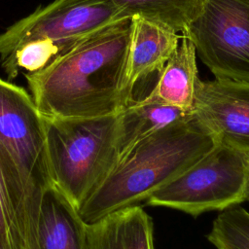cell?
Segmentation results:
<instances>
[{
  "mask_svg": "<svg viewBox=\"0 0 249 249\" xmlns=\"http://www.w3.org/2000/svg\"><path fill=\"white\" fill-rule=\"evenodd\" d=\"M131 18L83 39L45 68L24 73L45 118L119 114L133 97L127 80Z\"/></svg>",
  "mask_w": 249,
  "mask_h": 249,
  "instance_id": "cell-1",
  "label": "cell"
},
{
  "mask_svg": "<svg viewBox=\"0 0 249 249\" xmlns=\"http://www.w3.org/2000/svg\"><path fill=\"white\" fill-rule=\"evenodd\" d=\"M216 143L214 136L189 113L134 145L80 206L79 216L86 225H91L112 212L146 200Z\"/></svg>",
  "mask_w": 249,
  "mask_h": 249,
  "instance_id": "cell-2",
  "label": "cell"
},
{
  "mask_svg": "<svg viewBox=\"0 0 249 249\" xmlns=\"http://www.w3.org/2000/svg\"><path fill=\"white\" fill-rule=\"evenodd\" d=\"M126 18L112 0H54L0 34V65L10 80L39 71L97 30Z\"/></svg>",
  "mask_w": 249,
  "mask_h": 249,
  "instance_id": "cell-3",
  "label": "cell"
},
{
  "mask_svg": "<svg viewBox=\"0 0 249 249\" xmlns=\"http://www.w3.org/2000/svg\"><path fill=\"white\" fill-rule=\"evenodd\" d=\"M44 125L52 182L79 209L120 160L119 114L44 117Z\"/></svg>",
  "mask_w": 249,
  "mask_h": 249,
  "instance_id": "cell-4",
  "label": "cell"
},
{
  "mask_svg": "<svg viewBox=\"0 0 249 249\" xmlns=\"http://www.w3.org/2000/svg\"><path fill=\"white\" fill-rule=\"evenodd\" d=\"M249 155L217 142L186 171L154 192L146 203L196 217L247 200Z\"/></svg>",
  "mask_w": 249,
  "mask_h": 249,
  "instance_id": "cell-5",
  "label": "cell"
},
{
  "mask_svg": "<svg viewBox=\"0 0 249 249\" xmlns=\"http://www.w3.org/2000/svg\"><path fill=\"white\" fill-rule=\"evenodd\" d=\"M183 35L215 78L249 83V0H207Z\"/></svg>",
  "mask_w": 249,
  "mask_h": 249,
  "instance_id": "cell-6",
  "label": "cell"
},
{
  "mask_svg": "<svg viewBox=\"0 0 249 249\" xmlns=\"http://www.w3.org/2000/svg\"><path fill=\"white\" fill-rule=\"evenodd\" d=\"M0 144L36 189L53 185L47 160L44 117L23 88L0 79Z\"/></svg>",
  "mask_w": 249,
  "mask_h": 249,
  "instance_id": "cell-7",
  "label": "cell"
},
{
  "mask_svg": "<svg viewBox=\"0 0 249 249\" xmlns=\"http://www.w3.org/2000/svg\"><path fill=\"white\" fill-rule=\"evenodd\" d=\"M190 113L217 142L249 153V83L198 78Z\"/></svg>",
  "mask_w": 249,
  "mask_h": 249,
  "instance_id": "cell-8",
  "label": "cell"
},
{
  "mask_svg": "<svg viewBox=\"0 0 249 249\" xmlns=\"http://www.w3.org/2000/svg\"><path fill=\"white\" fill-rule=\"evenodd\" d=\"M41 195L0 144V243L3 249H37Z\"/></svg>",
  "mask_w": 249,
  "mask_h": 249,
  "instance_id": "cell-9",
  "label": "cell"
},
{
  "mask_svg": "<svg viewBox=\"0 0 249 249\" xmlns=\"http://www.w3.org/2000/svg\"><path fill=\"white\" fill-rule=\"evenodd\" d=\"M36 239L37 249H88L87 225L53 184L41 195Z\"/></svg>",
  "mask_w": 249,
  "mask_h": 249,
  "instance_id": "cell-10",
  "label": "cell"
},
{
  "mask_svg": "<svg viewBox=\"0 0 249 249\" xmlns=\"http://www.w3.org/2000/svg\"><path fill=\"white\" fill-rule=\"evenodd\" d=\"M131 23L127 80L134 90L139 81L162 70L177 49L181 36L166 26L140 17H132Z\"/></svg>",
  "mask_w": 249,
  "mask_h": 249,
  "instance_id": "cell-11",
  "label": "cell"
},
{
  "mask_svg": "<svg viewBox=\"0 0 249 249\" xmlns=\"http://www.w3.org/2000/svg\"><path fill=\"white\" fill-rule=\"evenodd\" d=\"M88 249H155L153 220L137 204L87 225Z\"/></svg>",
  "mask_w": 249,
  "mask_h": 249,
  "instance_id": "cell-12",
  "label": "cell"
},
{
  "mask_svg": "<svg viewBox=\"0 0 249 249\" xmlns=\"http://www.w3.org/2000/svg\"><path fill=\"white\" fill-rule=\"evenodd\" d=\"M189 113L163 102L152 90L134 98L119 113L120 160L139 141Z\"/></svg>",
  "mask_w": 249,
  "mask_h": 249,
  "instance_id": "cell-13",
  "label": "cell"
},
{
  "mask_svg": "<svg viewBox=\"0 0 249 249\" xmlns=\"http://www.w3.org/2000/svg\"><path fill=\"white\" fill-rule=\"evenodd\" d=\"M197 79L196 48L183 35L181 43L159 73V80L152 91L163 102L191 112Z\"/></svg>",
  "mask_w": 249,
  "mask_h": 249,
  "instance_id": "cell-14",
  "label": "cell"
},
{
  "mask_svg": "<svg viewBox=\"0 0 249 249\" xmlns=\"http://www.w3.org/2000/svg\"><path fill=\"white\" fill-rule=\"evenodd\" d=\"M126 17H140L184 32L203 12L207 0H112Z\"/></svg>",
  "mask_w": 249,
  "mask_h": 249,
  "instance_id": "cell-15",
  "label": "cell"
},
{
  "mask_svg": "<svg viewBox=\"0 0 249 249\" xmlns=\"http://www.w3.org/2000/svg\"><path fill=\"white\" fill-rule=\"evenodd\" d=\"M206 238L216 249H249V211L239 205L223 210Z\"/></svg>",
  "mask_w": 249,
  "mask_h": 249,
  "instance_id": "cell-16",
  "label": "cell"
},
{
  "mask_svg": "<svg viewBox=\"0 0 249 249\" xmlns=\"http://www.w3.org/2000/svg\"><path fill=\"white\" fill-rule=\"evenodd\" d=\"M247 201H249V191H248V196H247Z\"/></svg>",
  "mask_w": 249,
  "mask_h": 249,
  "instance_id": "cell-17",
  "label": "cell"
},
{
  "mask_svg": "<svg viewBox=\"0 0 249 249\" xmlns=\"http://www.w3.org/2000/svg\"><path fill=\"white\" fill-rule=\"evenodd\" d=\"M0 249H3V247H2V245H1V243H0Z\"/></svg>",
  "mask_w": 249,
  "mask_h": 249,
  "instance_id": "cell-18",
  "label": "cell"
}]
</instances>
